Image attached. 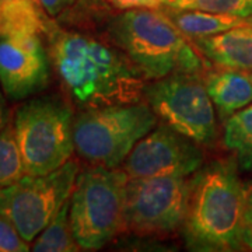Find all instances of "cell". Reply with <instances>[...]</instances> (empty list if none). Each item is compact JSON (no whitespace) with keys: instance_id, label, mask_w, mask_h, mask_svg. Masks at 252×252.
Instances as JSON below:
<instances>
[{"instance_id":"6da1fadb","label":"cell","mask_w":252,"mask_h":252,"mask_svg":"<svg viewBox=\"0 0 252 252\" xmlns=\"http://www.w3.org/2000/svg\"><path fill=\"white\" fill-rule=\"evenodd\" d=\"M44 36L52 69L80 111L142 101L144 74L111 39L66 30L55 18Z\"/></svg>"},{"instance_id":"7a4b0ae2","label":"cell","mask_w":252,"mask_h":252,"mask_svg":"<svg viewBox=\"0 0 252 252\" xmlns=\"http://www.w3.org/2000/svg\"><path fill=\"white\" fill-rule=\"evenodd\" d=\"M235 160L202 165L189 181L187 215L182 224L189 250L199 252L238 251L243 245V220L248 184Z\"/></svg>"},{"instance_id":"3957f363","label":"cell","mask_w":252,"mask_h":252,"mask_svg":"<svg viewBox=\"0 0 252 252\" xmlns=\"http://www.w3.org/2000/svg\"><path fill=\"white\" fill-rule=\"evenodd\" d=\"M108 36L140 69L146 80L203 72L205 62L198 52L168 14L157 9L125 10L111 18Z\"/></svg>"},{"instance_id":"277c9868","label":"cell","mask_w":252,"mask_h":252,"mask_svg":"<svg viewBox=\"0 0 252 252\" xmlns=\"http://www.w3.org/2000/svg\"><path fill=\"white\" fill-rule=\"evenodd\" d=\"M156 126L157 115L142 101L81 109L73 125L74 152L93 165L119 168Z\"/></svg>"},{"instance_id":"5b68a950","label":"cell","mask_w":252,"mask_h":252,"mask_svg":"<svg viewBox=\"0 0 252 252\" xmlns=\"http://www.w3.org/2000/svg\"><path fill=\"white\" fill-rule=\"evenodd\" d=\"M125 170L94 165L77 174L70 196L73 235L84 251H97L125 231Z\"/></svg>"},{"instance_id":"8992f818","label":"cell","mask_w":252,"mask_h":252,"mask_svg":"<svg viewBox=\"0 0 252 252\" xmlns=\"http://www.w3.org/2000/svg\"><path fill=\"white\" fill-rule=\"evenodd\" d=\"M73 125L72 105L58 95L30 98L16 109L13 127L26 174L45 175L70 160Z\"/></svg>"},{"instance_id":"52a82bcc","label":"cell","mask_w":252,"mask_h":252,"mask_svg":"<svg viewBox=\"0 0 252 252\" xmlns=\"http://www.w3.org/2000/svg\"><path fill=\"white\" fill-rule=\"evenodd\" d=\"M79 164L73 160L45 175L26 174L0 188V216L7 219L20 235L32 243L72 196Z\"/></svg>"},{"instance_id":"ba28073f","label":"cell","mask_w":252,"mask_h":252,"mask_svg":"<svg viewBox=\"0 0 252 252\" xmlns=\"http://www.w3.org/2000/svg\"><path fill=\"white\" fill-rule=\"evenodd\" d=\"M143 97L165 125L200 146L217 139L215 105L200 74L177 73L144 86Z\"/></svg>"},{"instance_id":"9c48e42d","label":"cell","mask_w":252,"mask_h":252,"mask_svg":"<svg viewBox=\"0 0 252 252\" xmlns=\"http://www.w3.org/2000/svg\"><path fill=\"white\" fill-rule=\"evenodd\" d=\"M189 181L184 177L129 178L125 190V230L136 235H168L182 228Z\"/></svg>"},{"instance_id":"30bf717a","label":"cell","mask_w":252,"mask_h":252,"mask_svg":"<svg viewBox=\"0 0 252 252\" xmlns=\"http://www.w3.org/2000/svg\"><path fill=\"white\" fill-rule=\"evenodd\" d=\"M199 146L164 124L144 136L122 165L129 178H188L203 165L205 154Z\"/></svg>"},{"instance_id":"8fae6325","label":"cell","mask_w":252,"mask_h":252,"mask_svg":"<svg viewBox=\"0 0 252 252\" xmlns=\"http://www.w3.org/2000/svg\"><path fill=\"white\" fill-rule=\"evenodd\" d=\"M51 67L42 36H0V86L9 99L23 101L45 90Z\"/></svg>"},{"instance_id":"7c38bea8","label":"cell","mask_w":252,"mask_h":252,"mask_svg":"<svg viewBox=\"0 0 252 252\" xmlns=\"http://www.w3.org/2000/svg\"><path fill=\"white\" fill-rule=\"evenodd\" d=\"M193 45L220 67L252 72V26L247 21L216 35L196 38Z\"/></svg>"},{"instance_id":"4fadbf2b","label":"cell","mask_w":252,"mask_h":252,"mask_svg":"<svg viewBox=\"0 0 252 252\" xmlns=\"http://www.w3.org/2000/svg\"><path fill=\"white\" fill-rule=\"evenodd\" d=\"M205 87L223 121L252 104L251 73L220 67L205 76Z\"/></svg>"},{"instance_id":"5bb4252c","label":"cell","mask_w":252,"mask_h":252,"mask_svg":"<svg viewBox=\"0 0 252 252\" xmlns=\"http://www.w3.org/2000/svg\"><path fill=\"white\" fill-rule=\"evenodd\" d=\"M52 20L36 0H0V36H44Z\"/></svg>"},{"instance_id":"9a60e30c","label":"cell","mask_w":252,"mask_h":252,"mask_svg":"<svg viewBox=\"0 0 252 252\" xmlns=\"http://www.w3.org/2000/svg\"><path fill=\"white\" fill-rule=\"evenodd\" d=\"M165 13L181 32L192 39L216 35L245 23L244 18L200 10L167 9Z\"/></svg>"},{"instance_id":"2e32d148","label":"cell","mask_w":252,"mask_h":252,"mask_svg":"<svg viewBox=\"0 0 252 252\" xmlns=\"http://www.w3.org/2000/svg\"><path fill=\"white\" fill-rule=\"evenodd\" d=\"M223 142L237 165L252 172V104L225 121Z\"/></svg>"},{"instance_id":"e0dca14e","label":"cell","mask_w":252,"mask_h":252,"mask_svg":"<svg viewBox=\"0 0 252 252\" xmlns=\"http://www.w3.org/2000/svg\"><path fill=\"white\" fill-rule=\"evenodd\" d=\"M80 250V245L73 235L70 223V199H67L61 210L49 221V224L32 241L31 251L74 252Z\"/></svg>"},{"instance_id":"ac0fdd59","label":"cell","mask_w":252,"mask_h":252,"mask_svg":"<svg viewBox=\"0 0 252 252\" xmlns=\"http://www.w3.org/2000/svg\"><path fill=\"white\" fill-rule=\"evenodd\" d=\"M26 175L23 154L10 124L0 132V188L9 187Z\"/></svg>"},{"instance_id":"d6986e66","label":"cell","mask_w":252,"mask_h":252,"mask_svg":"<svg viewBox=\"0 0 252 252\" xmlns=\"http://www.w3.org/2000/svg\"><path fill=\"white\" fill-rule=\"evenodd\" d=\"M167 9L200 10L240 18L252 16V0H161Z\"/></svg>"},{"instance_id":"ffe728a7","label":"cell","mask_w":252,"mask_h":252,"mask_svg":"<svg viewBox=\"0 0 252 252\" xmlns=\"http://www.w3.org/2000/svg\"><path fill=\"white\" fill-rule=\"evenodd\" d=\"M30 250V243L20 235L17 228L7 219L0 216V252H27Z\"/></svg>"},{"instance_id":"44dd1931","label":"cell","mask_w":252,"mask_h":252,"mask_svg":"<svg viewBox=\"0 0 252 252\" xmlns=\"http://www.w3.org/2000/svg\"><path fill=\"white\" fill-rule=\"evenodd\" d=\"M243 245L252 251V184L248 185L243 220Z\"/></svg>"},{"instance_id":"7402d4cb","label":"cell","mask_w":252,"mask_h":252,"mask_svg":"<svg viewBox=\"0 0 252 252\" xmlns=\"http://www.w3.org/2000/svg\"><path fill=\"white\" fill-rule=\"evenodd\" d=\"M45 13L52 18L63 16L77 3V0H36Z\"/></svg>"},{"instance_id":"603a6c76","label":"cell","mask_w":252,"mask_h":252,"mask_svg":"<svg viewBox=\"0 0 252 252\" xmlns=\"http://www.w3.org/2000/svg\"><path fill=\"white\" fill-rule=\"evenodd\" d=\"M107 3L118 10H133V9H158L161 0H107Z\"/></svg>"},{"instance_id":"cb8c5ba5","label":"cell","mask_w":252,"mask_h":252,"mask_svg":"<svg viewBox=\"0 0 252 252\" xmlns=\"http://www.w3.org/2000/svg\"><path fill=\"white\" fill-rule=\"evenodd\" d=\"M6 94L0 86V132L10 125V111L7 107V101H6Z\"/></svg>"},{"instance_id":"d4e9b609","label":"cell","mask_w":252,"mask_h":252,"mask_svg":"<svg viewBox=\"0 0 252 252\" xmlns=\"http://www.w3.org/2000/svg\"><path fill=\"white\" fill-rule=\"evenodd\" d=\"M77 1H81L89 9H101L107 3V0H77Z\"/></svg>"},{"instance_id":"484cf974","label":"cell","mask_w":252,"mask_h":252,"mask_svg":"<svg viewBox=\"0 0 252 252\" xmlns=\"http://www.w3.org/2000/svg\"><path fill=\"white\" fill-rule=\"evenodd\" d=\"M245 21H247V23H248L250 26H252V16H250L248 18H245Z\"/></svg>"},{"instance_id":"4316f807","label":"cell","mask_w":252,"mask_h":252,"mask_svg":"<svg viewBox=\"0 0 252 252\" xmlns=\"http://www.w3.org/2000/svg\"><path fill=\"white\" fill-rule=\"evenodd\" d=\"M251 77H252V72H251Z\"/></svg>"}]
</instances>
